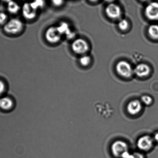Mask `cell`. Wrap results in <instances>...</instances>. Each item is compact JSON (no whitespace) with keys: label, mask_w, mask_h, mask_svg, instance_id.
I'll use <instances>...</instances> for the list:
<instances>
[{"label":"cell","mask_w":158,"mask_h":158,"mask_svg":"<svg viewBox=\"0 0 158 158\" xmlns=\"http://www.w3.org/2000/svg\"><path fill=\"white\" fill-rule=\"evenodd\" d=\"M23 28L22 21L18 19L14 18L6 22L4 27V30L7 33L16 34L20 32Z\"/></svg>","instance_id":"obj_1"},{"label":"cell","mask_w":158,"mask_h":158,"mask_svg":"<svg viewBox=\"0 0 158 158\" xmlns=\"http://www.w3.org/2000/svg\"><path fill=\"white\" fill-rule=\"evenodd\" d=\"M71 48L75 53L83 55L89 51V45L85 40L79 38L72 42Z\"/></svg>","instance_id":"obj_2"},{"label":"cell","mask_w":158,"mask_h":158,"mask_svg":"<svg viewBox=\"0 0 158 158\" xmlns=\"http://www.w3.org/2000/svg\"><path fill=\"white\" fill-rule=\"evenodd\" d=\"M117 73L124 78H129L131 77L134 70L130 63L124 60H121L117 63L116 65Z\"/></svg>","instance_id":"obj_3"},{"label":"cell","mask_w":158,"mask_h":158,"mask_svg":"<svg viewBox=\"0 0 158 158\" xmlns=\"http://www.w3.org/2000/svg\"><path fill=\"white\" fill-rule=\"evenodd\" d=\"M105 12L108 17L112 19H118L122 14L120 6L113 2L107 5L105 9Z\"/></svg>","instance_id":"obj_4"},{"label":"cell","mask_w":158,"mask_h":158,"mask_svg":"<svg viewBox=\"0 0 158 158\" xmlns=\"http://www.w3.org/2000/svg\"><path fill=\"white\" fill-rule=\"evenodd\" d=\"M62 36L57 27L52 26L50 27L45 32L46 40L50 43L56 44L59 42L61 40Z\"/></svg>","instance_id":"obj_5"},{"label":"cell","mask_w":158,"mask_h":158,"mask_svg":"<svg viewBox=\"0 0 158 158\" xmlns=\"http://www.w3.org/2000/svg\"><path fill=\"white\" fill-rule=\"evenodd\" d=\"M128 147L127 144L122 141H117L112 144L111 150L114 156L121 158L123 155L128 152Z\"/></svg>","instance_id":"obj_6"},{"label":"cell","mask_w":158,"mask_h":158,"mask_svg":"<svg viewBox=\"0 0 158 158\" xmlns=\"http://www.w3.org/2000/svg\"><path fill=\"white\" fill-rule=\"evenodd\" d=\"M146 16L152 20H158V2H151L147 6L145 10Z\"/></svg>","instance_id":"obj_7"},{"label":"cell","mask_w":158,"mask_h":158,"mask_svg":"<svg viewBox=\"0 0 158 158\" xmlns=\"http://www.w3.org/2000/svg\"><path fill=\"white\" fill-rule=\"evenodd\" d=\"M137 145L141 150L147 151L151 149L153 145V140L148 135H144L138 139Z\"/></svg>","instance_id":"obj_8"},{"label":"cell","mask_w":158,"mask_h":158,"mask_svg":"<svg viewBox=\"0 0 158 158\" xmlns=\"http://www.w3.org/2000/svg\"><path fill=\"white\" fill-rule=\"evenodd\" d=\"M22 12L23 16L26 19H32L36 16L37 10L34 9L30 3H25L22 7Z\"/></svg>","instance_id":"obj_9"},{"label":"cell","mask_w":158,"mask_h":158,"mask_svg":"<svg viewBox=\"0 0 158 158\" xmlns=\"http://www.w3.org/2000/svg\"><path fill=\"white\" fill-rule=\"evenodd\" d=\"M14 106V101L11 97L6 96H3L0 97V109L2 110L9 111L13 108Z\"/></svg>","instance_id":"obj_10"},{"label":"cell","mask_w":158,"mask_h":158,"mask_svg":"<svg viewBox=\"0 0 158 158\" xmlns=\"http://www.w3.org/2000/svg\"><path fill=\"white\" fill-rule=\"evenodd\" d=\"M142 109V104L138 100L131 101L127 105V111L129 114L131 115H137Z\"/></svg>","instance_id":"obj_11"},{"label":"cell","mask_w":158,"mask_h":158,"mask_svg":"<svg viewBox=\"0 0 158 158\" xmlns=\"http://www.w3.org/2000/svg\"><path fill=\"white\" fill-rule=\"evenodd\" d=\"M150 69L147 65L145 64H140L135 67L134 72L140 78L146 77L149 75Z\"/></svg>","instance_id":"obj_12"},{"label":"cell","mask_w":158,"mask_h":158,"mask_svg":"<svg viewBox=\"0 0 158 158\" xmlns=\"http://www.w3.org/2000/svg\"><path fill=\"white\" fill-rule=\"evenodd\" d=\"M57 27L58 30L62 35L65 34L67 37H71L70 35L73 36V33L70 30L69 25L67 22H62Z\"/></svg>","instance_id":"obj_13"},{"label":"cell","mask_w":158,"mask_h":158,"mask_svg":"<svg viewBox=\"0 0 158 158\" xmlns=\"http://www.w3.org/2000/svg\"><path fill=\"white\" fill-rule=\"evenodd\" d=\"M7 10L11 14L18 13L20 9V6L15 1H11L7 3Z\"/></svg>","instance_id":"obj_14"},{"label":"cell","mask_w":158,"mask_h":158,"mask_svg":"<svg viewBox=\"0 0 158 158\" xmlns=\"http://www.w3.org/2000/svg\"><path fill=\"white\" fill-rule=\"evenodd\" d=\"M149 36L155 40H158V25L153 24L150 25L148 28Z\"/></svg>","instance_id":"obj_15"},{"label":"cell","mask_w":158,"mask_h":158,"mask_svg":"<svg viewBox=\"0 0 158 158\" xmlns=\"http://www.w3.org/2000/svg\"><path fill=\"white\" fill-rule=\"evenodd\" d=\"M79 62L84 67L88 66L91 62V58L90 56L83 55L79 59Z\"/></svg>","instance_id":"obj_16"},{"label":"cell","mask_w":158,"mask_h":158,"mask_svg":"<svg viewBox=\"0 0 158 158\" xmlns=\"http://www.w3.org/2000/svg\"><path fill=\"white\" fill-rule=\"evenodd\" d=\"M30 3L34 9L38 10L39 8L43 7L44 5V0H33Z\"/></svg>","instance_id":"obj_17"},{"label":"cell","mask_w":158,"mask_h":158,"mask_svg":"<svg viewBox=\"0 0 158 158\" xmlns=\"http://www.w3.org/2000/svg\"><path fill=\"white\" fill-rule=\"evenodd\" d=\"M118 27L121 31H126L129 27V23L126 19H122L119 21L118 24Z\"/></svg>","instance_id":"obj_18"},{"label":"cell","mask_w":158,"mask_h":158,"mask_svg":"<svg viewBox=\"0 0 158 158\" xmlns=\"http://www.w3.org/2000/svg\"><path fill=\"white\" fill-rule=\"evenodd\" d=\"M141 100L143 103L145 104V105H151L152 104V102H153V99H152V97L151 96H142L141 98Z\"/></svg>","instance_id":"obj_19"},{"label":"cell","mask_w":158,"mask_h":158,"mask_svg":"<svg viewBox=\"0 0 158 158\" xmlns=\"http://www.w3.org/2000/svg\"><path fill=\"white\" fill-rule=\"evenodd\" d=\"M6 85L5 83L0 79V97L3 96L6 91Z\"/></svg>","instance_id":"obj_20"},{"label":"cell","mask_w":158,"mask_h":158,"mask_svg":"<svg viewBox=\"0 0 158 158\" xmlns=\"http://www.w3.org/2000/svg\"><path fill=\"white\" fill-rule=\"evenodd\" d=\"M7 18V15L5 13L0 12V24L5 23Z\"/></svg>","instance_id":"obj_21"},{"label":"cell","mask_w":158,"mask_h":158,"mask_svg":"<svg viewBox=\"0 0 158 158\" xmlns=\"http://www.w3.org/2000/svg\"><path fill=\"white\" fill-rule=\"evenodd\" d=\"M64 0H52V3L54 5L56 6H61L64 4Z\"/></svg>","instance_id":"obj_22"},{"label":"cell","mask_w":158,"mask_h":158,"mask_svg":"<svg viewBox=\"0 0 158 158\" xmlns=\"http://www.w3.org/2000/svg\"><path fill=\"white\" fill-rule=\"evenodd\" d=\"M129 158H144V157L143 156L142 154L135 153L133 155H131Z\"/></svg>","instance_id":"obj_23"},{"label":"cell","mask_w":158,"mask_h":158,"mask_svg":"<svg viewBox=\"0 0 158 158\" xmlns=\"http://www.w3.org/2000/svg\"><path fill=\"white\" fill-rule=\"evenodd\" d=\"M154 139H155V141L158 142V133H157L155 135Z\"/></svg>","instance_id":"obj_24"},{"label":"cell","mask_w":158,"mask_h":158,"mask_svg":"<svg viewBox=\"0 0 158 158\" xmlns=\"http://www.w3.org/2000/svg\"><path fill=\"white\" fill-rule=\"evenodd\" d=\"M88 1H90V2H91L95 3L98 2L99 0H88Z\"/></svg>","instance_id":"obj_25"},{"label":"cell","mask_w":158,"mask_h":158,"mask_svg":"<svg viewBox=\"0 0 158 158\" xmlns=\"http://www.w3.org/2000/svg\"><path fill=\"white\" fill-rule=\"evenodd\" d=\"M105 1H106V2H109V3H112L114 0H105Z\"/></svg>","instance_id":"obj_26"},{"label":"cell","mask_w":158,"mask_h":158,"mask_svg":"<svg viewBox=\"0 0 158 158\" xmlns=\"http://www.w3.org/2000/svg\"><path fill=\"white\" fill-rule=\"evenodd\" d=\"M2 1H4L5 2H7L8 3V2H10V1H12V0H2Z\"/></svg>","instance_id":"obj_27"},{"label":"cell","mask_w":158,"mask_h":158,"mask_svg":"<svg viewBox=\"0 0 158 158\" xmlns=\"http://www.w3.org/2000/svg\"><path fill=\"white\" fill-rule=\"evenodd\" d=\"M141 1H143V2H147V1H149V0H141Z\"/></svg>","instance_id":"obj_28"}]
</instances>
